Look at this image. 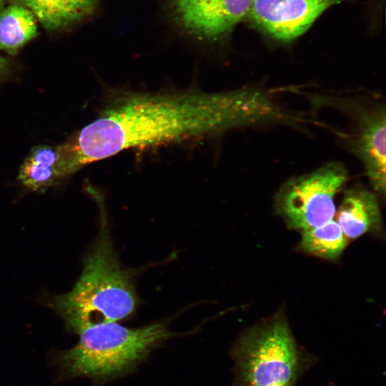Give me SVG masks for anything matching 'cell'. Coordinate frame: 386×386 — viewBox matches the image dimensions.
Returning a JSON list of instances; mask_svg holds the SVG:
<instances>
[{
  "mask_svg": "<svg viewBox=\"0 0 386 386\" xmlns=\"http://www.w3.org/2000/svg\"><path fill=\"white\" fill-rule=\"evenodd\" d=\"M282 115L272 91L257 88L115 91L95 120L59 146L61 167L69 175L125 150L277 124Z\"/></svg>",
  "mask_w": 386,
  "mask_h": 386,
  "instance_id": "1",
  "label": "cell"
},
{
  "mask_svg": "<svg viewBox=\"0 0 386 386\" xmlns=\"http://www.w3.org/2000/svg\"><path fill=\"white\" fill-rule=\"evenodd\" d=\"M98 234L86 254L81 275L68 292L48 298V303L75 333L131 316L139 305L135 279L139 271L119 260L107 217L101 209Z\"/></svg>",
  "mask_w": 386,
  "mask_h": 386,
  "instance_id": "2",
  "label": "cell"
},
{
  "mask_svg": "<svg viewBox=\"0 0 386 386\" xmlns=\"http://www.w3.org/2000/svg\"><path fill=\"white\" fill-rule=\"evenodd\" d=\"M73 347L60 352L56 363L66 377L105 381L129 371L152 349L174 337L167 321L130 328L119 322L86 327Z\"/></svg>",
  "mask_w": 386,
  "mask_h": 386,
  "instance_id": "3",
  "label": "cell"
},
{
  "mask_svg": "<svg viewBox=\"0 0 386 386\" xmlns=\"http://www.w3.org/2000/svg\"><path fill=\"white\" fill-rule=\"evenodd\" d=\"M312 109L330 107L350 118L349 133L343 134L350 152L362 163L372 189L385 194V104L379 97L306 94Z\"/></svg>",
  "mask_w": 386,
  "mask_h": 386,
  "instance_id": "4",
  "label": "cell"
},
{
  "mask_svg": "<svg viewBox=\"0 0 386 386\" xmlns=\"http://www.w3.org/2000/svg\"><path fill=\"white\" fill-rule=\"evenodd\" d=\"M235 355L249 386H289L295 377L297 351L282 315L246 332L237 345Z\"/></svg>",
  "mask_w": 386,
  "mask_h": 386,
  "instance_id": "5",
  "label": "cell"
},
{
  "mask_svg": "<svg viewBox=\"0 0 386 386\" xmlns=\"http://www.w3.org/2000/svg\"><path fill=\"white\" fill-rule=\"evenodd\" d=\"M347 179L346 169L336 162L291 177L277 190V211L293 229L305 230L322 225L333 219L335 197Z\"/></svg>",
  "mask_w": 386,
  "mask_h": 386,
  "instance_id": "6",
  "label": "cell"
},
{
  "mask_svg": "<svg viewBox=\"0 0 386 386\" xmlns=\"http://www.w3.org/2000/svg\"><path fill=\"white\" fill-rule=\"evenodd\" d=\"M342 0H252L247 16L259 29L281 41L305 32L326 9Z\"/></svg>",
  "mask_w": 386,
  "mask_h": 386,
  "instance_id": "7",
  "label": "cell"
},
{
  "mask_svg": "<svg viewBox=\"0 0 386 386\" xmlns=\"http://www.w3.org/2000/svg\"><path fill=\"white\" fill-rule=\"evenodd\" d=\"M252 0H175L182 24L205 38L226 34L247 16Z\"/></svg>",
  "mask_w": 386,
  "mask_h": 386,
  "instance_id": "8",
  "label": "cell"
},
{
  "mask_svg": "<svg viewBox=\"0 0 386 386\" xmlns=\"http://www.w3.org/2000/svg\"><path fill=\"white\" fill-rule=\"evenodd\" d=\"M337 221L350 239L379 229L381 215L377 195L360 184L350 188L339 207Z\"/></svg>",
  "mask_w": 386,
  "mask_h": 386,
  "instance_id": "9",
  "label": "cell"
},
{
  "mask_svg": "<svg viewBox=\"0 0 386 386\" xmlns=\"http://www.w3.org/2000/svg\"><path fill=\"white\" fill-rule=\"evenodd\" d=\"M29 9L49 30L78 21L90 14L97 0H15Z\"/></svg>",
  "mask_w": 386,
  "mask_h": 386,
  "instance_id": "10",
  "label": "cell"
},
{
  "mask_svg": "<svg viewBox=\"0 0 386 386\" xmlns=\"http://www.w3.org/2000/svg\"><path fill=\"white\" fill-rule=\"evenodd\" d=\"M57 147L41 144L33 147L20 167L18 179L27 189L41 191L61 179Z\"/></svg>",
  "mask_w": 386,
  "mask_h": 386,
  "instance_id": "11",
  "label": "cell"
},
{
  "mask_svg": "<svg viewBox=\"0 0 386 386\" xmlns=\"http://www.w3.org/2000/svg\"><path fill=\"white\" fill-rule=\"evenodd\" d=\"M34 14L22 5H11L0 13V49L16 52L37 35Z\"/></svg>",
  "mask_w": 386,
  "mask_h": 386,
  "instance_id": "12",
  "label": "cell"
},
{
  "mask_svg": "<svg viewBox=\"0 0 386 386\" xmlns=\"http://www.w3.org/2000/svg\"><path fill=\"white\" fill-rule=\"evenodd\" d=\"M347 244V237L337 220L302 230L301 247L305 252L322 258L334 259Z\"/></svg>",
  "mask_w": 386,
  "mask_h": 386,
  "instance_id": "13",
  "label": "cell"
},
{
  "mask_svg": "<svg viewBox=\"0 0 386 386\" xmlns=\"http://www.w3.org/2000/svg\"><path fill=\"white\" fill-rule=\"evenodd\" d=\"M7 64L8 62L6 59L2 57L1 56H0V74L6 68Z\"/></svg>",
  "mask_w": 386,
  "mask_h": 386,
  "instance_id": "14",
  "label": "cell"
},
{
  "mask_svg": "<svg viewBox=\"0 0 386 386\" xmlns=\"http://www.w3.org/2000/svg\"><path fill=\"white\" fill-rule=\"evenodd\" d=\"M4 1L5 0H0V10H1L2 6L4 5Z\"/></svg>",
  "mask_w": 386,
  "mask_h": 386,
  "instance_id": "15",
  "label": "cell"
},
{
  "mask_svg": "<svg viewBox=\"0 0 386 386\" xmlns=\"http://www.w3.org/2000/svg\"><path fill=\"white\" fill-rule=\"evenodd\" d=\"M267 386H284V385H267Z\"/></svg>",
  "mask_w": 386,
  "mask_h": 386,
  "instance_id": "16",
  "label": "cell"
}]
</instances>
